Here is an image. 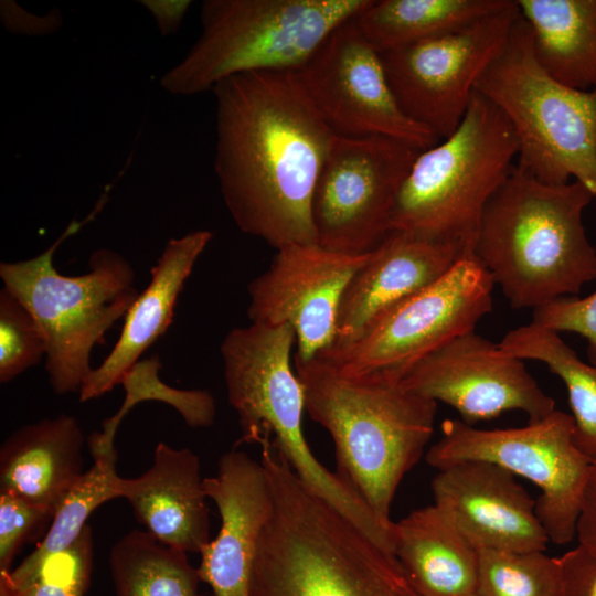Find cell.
<instances>
[{"label":"cell","mask_w":596,"mask_h":596,"mask_svg":"<svg viewBox=\"0 0 596 596\" xmlns=\"http://www.w3.org/2000/svg\"><path fill=\"white\" fill-rule=\"evenodd\" d=\"M212 92L214 171L238 228L276 249L317 243L311 202L336 134L296 72L241 73Z\"/></svg>","instance_id":"cell-1"},{"label":"cell","mask_w":596,"mask_h":596,"mask_svg":"<svg viewBox=\"0 0 596 596\" xmlns=\"http://www.w3.org/2000/svg\"><path fill=\"white\" fill-rule=\"evenodd\" d=\"M273 510L249 596H422L395 554L316 496L272 447L262 449Z\"/></svg>","instance_id":"cell-2"},{"label":"cell","mask_w":596,"mask_h":596,"mask_svg":"<svg viewBox=\"0 0 596 596\" xmlns=\"http://www.w3.org/2000/svg\"><path fill=\"white\" fill-rule=\"evenodd\" d=\"M305 409L333 439L336 472L387 526L397 488L434 433L437 402L379 374H349L295 355Z\"/></svg>","instance_id":"cell-3"},{"label":"cell","mask_w":596,"mask_h":596,"mask_svg":"<svg viewBox=\"0 0 596 596\" xmlns=\"http://www.w3.org/2000/svg\"><path fill=\"white\" fill-rule=\"evenodd\" d=\"M594 198L577 181L545 184L514 164L483 210L473 247L512 308L576 296L596 279L583 222Z\"/></svg>","instance_id":"cell-4"},{"label":"cell","mask_w":596,"mask_h":596,"mask_svg":"<svg viewBox=\"0 0 596 596\" xmlns=\"http://www.w3.org/2000/svg\"><path fill=\"white\" fill-rule=\"evenodd\" d=\"M296 341L289 324L252 322L232 329L221 343L230 405L241 427L238 443L272 444L298 478L348 518L379 546L394 549V526L385 525L337 473L318 461L304 436V390L290 365Z\"/></svg>","instance_id":"cell-5"},{"label":"cell","mask_w":596,"mask_h":596,"mask_svg":"<svg viewBox=\"0 0 596 596\" xmlns=\"http://www.w3.org/2000/svg\"><path fill=\"white\" fill-rule=\"evenodd\" d=\"M105 189L95 209L83 221L73 220L42 254L0 264V277L36 319L46 342L45 370L57 395L78 392L92 372L91 352L105 343L107 331L125 317L139 292L135 272L119 253L100 248L92 253L88 272L64 276L53 265L61 243L76 234L102 211Z\"/></svg>","instance_id":"cell-6"},{"label":"cell","mask_w":596,"mask_h":596,"mask_svg":"<svg viewBox=\"0 0 596 596\" xmlns=\"http://www.w3.org/2000/svg\"><path fill=\"white\" fill-rule=\"evenodd\" d=\"M518 149L507 116L475 91L458 128L417 156L396 198L390 232L473 252L483 210L514 167Z\"/></svg>","instance_id":"cell-7"},{"label":"cell","mask_w":596,"mask_h":596,"mask_svg":"<svg viewBox=\"0 0 596 596\" xmlns=\"http://www.w3.org/2000/svg\"><path fill=\"white\" fill-rule=\"evenodd\" d=\"M371 0H206L202 33L160 79L171 94L212 89L232 75L296 71L340 24Z\"/></svg>","instance_id":"cell-8"},{"label":"cell","mask_w":596,"mask_h":596,"mask_svg":"<svg viewBox=\"0 0 596 596\" xmlns=\"http://www.w3.org/2000/svg\"><path fill=\"white\" fill-rule=\"evenodd\" d=\"M475 91L512 125L520 170L550 185L573 179L596 196V91L567 87L541 67L521 14Z\"/></svg>","instance_id":"cell-9"},{"label":"cell","mask_w":596,"mask_h":596,"mask_svg":"<svg viewBox=\"0 0 596 596\" xmlns=\"http://www.w3.org/2000/svg\"><path fill=\"white\" fill-rule=\"evenodd\" d=\"M437 470L462 461H487L540 488L536 514L550 542L576 538L581 504L593 461L574 440L571 414L555 409L541 421L504 429H479L446 419L441 436L426 453Z\"/></svg>","instance_id":"cell-10"},{"label":"cell","mask_w":596,"mask_h":596,"mask_svg":"<svg viewBox=\"0 0 596 596\" xmlns=\"http://www.w3.org/2000/svg\"><path fill=\"white\" fill-rule=\"evenodd\" d=\"M494 286L476 255L467 253L438 280L375 316L353 340L319 355L344 373L400 381L423 356L475 330L492 310Z\"/></svg>","instance_id":"cell-11"},{"label":"cell","mask_w":596,"mask_h":596,"mask_svg":"<svg viewBox=\"0 0 596 596\" xmlns=\"http://www.w3.org/2000/svg\"><path fill=\"white\" fill-rule=\"evenodd\" d=\"M520 18L517 1L451 32L382 53L402 111L438 140L460 125L476 85Z\"/></svg>","instance_id":"cell-12"},{"label":"cell","mask_w":596,"mask_h":596,"mask_svg":"<svg viewBox=\"0 0 596 596\" xmlns=\"http://www.w3.org/2000/svg\"><path fill=\"white\" fill-rule=\"evenodd\" d=\"M423 150L386 136L333 138L311 202L317 244L371 253L390 233L398 192Z\"/></svg>","instance_id":"cell-13"},{"label":"cell","mask_w":596,"mask_h":596,"mask_svg":"<svg viewBox=\"0 0 596 596\" xmlns=\"http://www.w3.org/2000/svg\"><path fill=\"white\" fill-rule=\"evenodd\" d=\"M354 18L337 26L295 71L309 99L338 136H386L419 150L437 145L429 130L402 111L381 54Z\"/></svg>","instance_id":"cell-14"},{"label":"cell","mask_w":596,"mask_h":596,"mask_svg":"<svg viewBox=\"0 0 596 596\" xmlns=\"http://www.w3.org/2000/svg\"><path fill=\"white\" fill-rule=\"evenodd\" d=\"M400 383L454 407L469 425L514 409L524 412L532 423L556 409L522 360L503 353L498 343L475 330L423 356L404 372Z\"/></svg>","instance_id":"cell-15"},{"label":"cell","mask_w":596,"mask_h":596,"mask_svg":"<svg viewBox=\"0 0 596 596\" xmlns=\"http://www.w3.org/2000/svg\"><path fill=\"white\" fill-rule=\"evenodd\" d=\"M276 251L269 267L247 287L248 318L268 326H291L295 355L312 358L334 344L342 294L370 253L349 255L317 243Z\"/></svg>","instance_id":"cell-16"},{"label":"cell","mask_w":596,"mask_h":596,"mask_svg":"<svg viewBox=\"0 0 596 596\" xmlns=\"http://www.w3.org/2000/svg\"><path fill=\"white\" fill-rule=\"evenodd\" d=\"M434 505L477 549L544 552L550 539L535 500L507 469L462 461L439 469L432 480Z\"/></svg>","instance_id":"cell-17"},{"label":"cell","mask_w":596,"mask_h":596,"mask_svg":"<svg viewBox=\"0 0 596 596\" xmlns=\"http://www.w3.org/2000/svg\"><path fill=\"white\" fill-rule=\"evenodd\" d=\"M204 487L221 528L200 552L199 576L212 596H249L257 545L273 510L266 470L246 453L232 449L221 456L216 473L204 478Z\"/></svg>","instance_id":"cell-18"},{"label":"cell","mask_w":596,"mask_h":596,"mask_svg":"<svg viewBox=\"0 0 596 596\" xmlns=\"http://www.w3.org/2000/svg\"><path fill=\"white\" fill-rule=\"evenodd\" d=\"M467 253L473 252L454 243L390 232L344 288L333 345L353 340L375 316L438 280Z\"/></svg>","instance_id":"cell-19"},{"label":"cell","mask_w":596,"mask_h":596,"mask_svg":"<svg viewBox=\"0 0 596 596\" xmlns=\"http://www.w3.org/2000/svg\"><path fill=\"white\" fill-rule=\"evenodd\" d=\"M121 498L157 541L185 553H200L211 541L210 512L200 458L189 448L157 444L151 467L125 479Z\"/></svg>","instance_id":"cell-20"},{"label":"cell","mask_w":596,"mask_h":596,"mask_svg":"<svg viewBox=\"0 0 596 596\" xmlns=\"http://www.w3.org/2000/svg\"><path fill=\"white\" fill-rule=\"evenodd\" d=\"M200 230L171 238L151 268L148 286L125 316L121 333L110 353L92 370L79 391V401L100 397L121 382L173 320L174 307L195 262L212 240Z\"/></svg>","instance_id":"cell-21"},{"label":"cell","mask_w":596,"mask_h":596,"mask_svg":"<svg viewBox=\"0 0 596 596\" xmlns=\"http://www.w3.org/2000/svg\"><path fill=\"white\" fill-rule=\"evenodd\" d=\"M84 444L79 424L66 414L22 426L0 448V493L20 497L54 515L84 473Z\"/></svg>","instance_id":"cell-22"},{"label":"cell","mask_w":596,"mask_h":596,"mask_svg":"<svg viewBox=\"0 0 596 596\" xmlns=\"http://www.w3.org/2000/svg\"><path fill=\"white\" fill-rule=\"evenodd\" d=\"M394 554L422 596L477 592L478 549L434 505L395 522Z\"/></svg>","instance_id":"cell-23"},{"label":"cell","mask_w":596,"mask_h":596,"mask_svg":"<svg viewBox=\"0 0 596 596\" xmlns=\"http://www.w3.org/2000/svg\"><path fill=\"white\" fill-rule=\"evenodd\" d=\"M533 53L558 83L596 91V0H515Z\"/></svg>","instance_id":"cell-24"},{"label":"cell","mask_w":596,"mask_h":596,"mask_svg":"<svg viewBox=\"0 0 596 596\" xmlns=\"http://www.w3.org/2000/svg\"><path fill=\"white\" fill-rule=\"evenodd\" d=\"M511 0H371L354 19L380 53L441 35L507 7Z\"/></svg>","instance_id":"cell-25"},{"label":"cell","mask_w":596,"mask_h":596,"mask_svg":"<svg viewBox=\"0 0 596 596\" xmlns=\"http://www.w3.org/2000/svg\"><path fill=\"white\" fill-rule=\"evenodd\" d=\"M500 350L520 360L545 363L566 386L574 440L592 460H596V365L582 361L558 332L531 322L510 330L498 343Z\"/></svg>","instance_id":"cell-26"},{"label":"cell","mask_w":596,"mask_h":596,"mask_svg":"<svg viewBox=\"0 0 596 596\" xmlns=\"http://www.w3.org/2000/svg\"><path fill=\"white\" fill-rule=\"evenodd\" d=\"M117 596H199L198 568L187 553L132 530L109 553Z\"/></svg>","instance_id":"cell-27"},{"label":"cell","mask_w":596,"mask_h":596,"mask_svg":"<svg viewBox=\"0 0 596 596\" xmlns=\"http://www.w3.org/2000/svg\"><path fill=\"white\" fill-rule=\"evenodd\" d=\"M85 471L58 504L51 525L38 547L22 563L6 574L14 588L24 586L41 565L72 545L85 529L89 514L115 498H121L123 478L116 472L117 455L93 458Z\"/></svg>","instance_id":"cell-28"},{"label":"cell","mask_w":596,"mask_h":596,"mask_svg":"<svg viewBox=\"0 0 596 596\" xmlns=\"http://www.w3.org/2000/svg\"><path fill=\"white\" fill-rule=\"evenodd\" d=\"M161 362L158 356L137 362L123 377L126 396L118 412L102 424L100 432H93L88 447L93 458L117 455L114 446L116 432L128 412L143 401H160L174 407L191 427H207L216 415L212 394L204 390H178L159 379Z\"/></svg>","instance_id":"cell-29"},{"label":"cell","mask_w":596,"mask_h":596,"mask_svg":"<svg viewBox=\"0 0 596 596\" xmlns=\"http://www.w3.org/2000/svg\"><path fill=\"white\" fill-rule=\"evenodd\" d=\"M479 596H557L556 557L544 552L478 549Z\"/></svg>","instance_id":"cell-30"},{"label":"cell","mask_w":596,"mask_h":596,"mask_svg":"<svg viewBox=\"0 0 596 596\" xmlns=\"http://www.w3.org/2000/svg\"><path fill=\"white\" fill-rule=\"evenodd\" d=\"M46 355L43 332L26 306L7 287L0 291V382L7 383Z\"/></svg>","instance_id":"cell-31"},{"label":"cell","mask_w":596,"mask_h":596,"mask_svg":"<svg viewBox=\"0 0 596 596\" xmlns=\"http://www.w3.org/2000/svg\"><path fill=\"white\" fill-rule=\"evenodd\" d=\"M93 560L94 541L87 524L72 545L47 558L24 586L10 585L17 596H84Z\"/></svg>","instance_id":"cell-32"},{"label":"cell","mask_w":596,"mask_h":596,"mask_svg":"<svg viewBox=\"0 0 596 596\" xmlns=\"http://www.w3.org/2000/svg\"><path fill=\"white\" fill-rule=\"evenodd\" d=\"M533 322L556 332H575L587 340V354L596 365V291L578 298L561 297L533 309Z\"/></svg>","instance_id":"cell-33"},{"label":"cell","mask_w":596,"mask_h":596,"mask_svg":"<svg viewBox=\"0 0 596 596\" xmlns=\"http://www.w3.org/2000/svg\"><path fill=\"white\" fill-rule=\"evenodd\" d=\"M45 508L9 493H0V573L11 572V564L31 533L52 520Z\"/></svg>","instance_id":"cell-34"},{"label":"cell","mask_w":596,"mask_h":596,"mask_svg":"<svg viewBox=\"0 0 596 596\" xmlns=\"http://www.w3.org/2000/svg\"><path fill=\"white\" fill-rule=\"evenodd\" d=\"M556 560L557 596H596V553L577 544Z\"/></svg>","instance_id":"cell-35"},{"label":"cell","mask_w":596,"mask_h":596,"mask_svg":"<svg viewBox=\"0 0 596 596\" xmlns=\"http://www.w3.org/2000/svg\"><path fill=\"white\" fill-rule=\"evenodd\" d=\"M0 8L2 23L12 33L44 35L57 31L63 24L62 13L57 9L39 17L23 10L14 1H1Z\"/></svg>","instance_id":"cell-36"},{"label":"cell","mask_w":596,"mask_h":596,"mask_svg":"<svg viewBox=\"0 0 596 596\" xmlns=\"http://www.w3.org/2000/svg\"><path fill=\"white\" fill-rule=\"evenodd\" d=\"M576 538L579 545L596 553V460L584 491L576 524Z\"/></svg>","instance_id":"cell-37"},{"label":"cell","mask_w":596,"mask_h":596,"mask_svg":"<svg viewBox=\"0 0 596 596\" xmlns=\"http://www.w3.org/2000/svg\"><path fill=\"white\" fill-rule=\"evenodd\" d=\"M145 8L155 18L161 35L175 33L191 6L189 0H141Z\"/></svg>","instance_id":"cell-38"},{"label":"cell","mask_w":596,"mask_h":596,"mask_svg":"<svg viewBox=\"0 0 596 596\" xmlns=\"http://www.w3.org/2000/svg\"><path fill=\"white\" fill-rule=\"evenodd\" d=\"M0 596H17L4 574H0Z\"/></svg>","instance_id":"cell-39"},{"label":"cell","mask_w":596,"mask_h":596,"mask_svg":"<svg viewBox=\"0 0 596 596\" xmlns=\"http://www.w3.org/2000/svg\"><path fill=\"white\" fill-rule=\"evenodd\" d=\"M464 596H479L477 592L475 593H471V594H467V595H464Z\"/></svg>","instance_id":"cell-40"}]
</instances>
